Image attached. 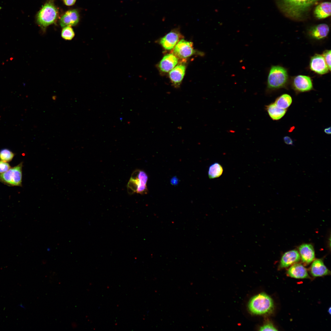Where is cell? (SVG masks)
I'll list each match as a JSON object with an SVG mask.
<instances>
[{
    "label": "cell",
    "mask_w": 331,
    "mask_h": 331,
    "mask_svg": "<svg viewBox=\"0 0 331 331\" xmlns=\"http://www.w3.org/2000/svg\"><path fill=\"white\" fill-rule=\"evenodd\" d=\"M148 179V176L144 171L137 170L134 171L127 185L130 193L135 192L141 194H146L148 192L146 185Z\"/></svg>",
    "instance_id": "obj_5"
},
{
    "label": "cell",
    "mask_w": 331,
    "mask_h": 331,
    "mask_svg": "<svg viewBox=\"0 0 331 331\" xmlns=\"http://www.w3.org/2000/svg\"><path fill=\"white\" fill-rule=\"evenodd\" d=\"M170 182L173 185H177L179 182V180L176 177H174L171 179Z\"/></svg>",
    "instance_id": "obj_30"
},
{
    "label": "cell",
    "mask_w": 331,
    "mask_h": 331,
    "mask_svg": "<svg viewBox=\"0 0 331 331\" xmlns=\"http://www.w3.org/2000/svg\"><path fill=\"white\" fill-rule=\"evenodd\" d=\"M11 168L9 164L7 162L0 161V173L6 172Z\"/></svg>",
    "instance_id": "obj_27"
},
{
    "label": "cell",
    "mask_w": 331,
    "mask_h": 331,
    "mask_svg": "<svg viewBox=\"0 0 331 331\" xmlns=\"http://www.w3.org/2000/svg\"><path fill=\"white\" fill-rule=\"evenodd\" d=\"M288 81V74L286 68L280 66H272L268 75L267 89L270 91L284 88Z\"/></svg>",
    "instance_id": "obj_3"
},
{
    "label": "cell",
    "mask_w": 331,
    "mask_h": 331,
    "mask_svg": "<svg viewBox=\"0 0 331 331\" xmlns=\"http://www.w3.org/2000/svg\"><path fill=\"white\" fill-rule=\"evenodd\" d=\"M22 165L21 162L6 172L0 173V182L10 186H21Z\"/></svg>",
    "instance_id": "obj_6"
},
{
    "label": "cell",
    "mask_w": 331,
    "mask_h": 331,
    "mask_svg": "<svg viewBox=\"0 0 331 331\" xmlns=\"http://www.w3.org/2000/svg\"><path fill=\"white\" fill-rule=\"evenodd\" d=\"M292 86L294 90L298 93L308 92L313 89L311 78L305 75L295 76L292 80Z\"/></svg>",
    "instance_id": "obj_7"
},
{
    "label": "cell",
    "mask_w": 331,
    "mask_h": 331,
    "mask_svg": "<svg viewBox=\"0 0 331 331\" xmlns=\"http://www.w3.org/2000/svg\"><path fill=\"white\" fill-rule=\"evenodd\" d=\"M309 66L311 70L318 74H324L330 71L322 55L315 54L312 56Z\"/></svg>",
    "instance_id": "obj_9"
},
{
    "label": "cell",
    "mask_w": 331,
    "mask_h": 331,
    "mask_svg": "<svg viewBox=\"0 0 331 331\" xmlns=\"http://www.w3.org/2000/svg\"><path fill=\"white\" fill-rule=\"evenodd\" d=\"M324 132L327 134H331V128L330 127H328L325 129L324 130Z\"/></svg>",
    "instance_id": "obj_31"
},
{
    "label": "cell",
    "mask_w": 331,
    "mask_h": 331,
    "mask_svg": "<svg viewBox=\"0 0 331 331\" xmlns=\"http://www.w3.org/2000/svg\"><path fill=\"white\" fill-rule=\"evenodd\" d=\"M63 1L66 5L70 6L74 4L76 0H63Z\"/></svg>",
    "instance_id": "obj_29"
},
{
    "label": "cell",
    "mask_w": 331,
    "mask_h": 331,
    "mask_svg": "<svg viewBox=\"0 0 331 331\" xmlns=\"http://www.w3.org/2000/svg\"><path fill=\"white\" fill-rule=\"evenodd\" d=\"M266 109L270 117L275 120L281 119L284 116L287 111V109L278 108L274 102L266 105Z\"/></svg>",
    "instance_id": "obj_20"
},
{
    "label": "cell",
    "mask_w": 331,
    "mask_h": 331,
    "mask_svg": "<svg viewBox=\"0 0 331 331\" xmlns=\"http://www.w3.org/2000/svg\"><path fill=\"white\" fill-rule=\"evenodd\" d=\"M292 102L291 97L287 94L281 95L278 97L274 102L278 108L285 109H287L291 105Z\"/></svg>",
    "instance_id": "obj_21"
},
{
    "label": "cell",
    "mask_w": 331,
    "mask_h": 331,
    "mask_svg": "<svg viewBox=\"0 0 331 331\" xmlns=\"http://www.w3.org/2000/svg\"><path fill=\"white\" fill-rule=\"evenodd\" d=\"M223 172V167L220 164L215 162L211 165L208 171V175L210 179H212L220 176Z\"/></svg>",
    "instance_id": "obj_22"
},
{
    "label": "cell",
    "mask_w": 331,
    "mask_h": 331,
    "mask_svg": "<svg viewBox=\"0 0 331 331\" xmlns=\"http://www.w3.org/2000/svg\"><path fill=\"white\" fill-rule=\"evenodd\" d=\"M14 156V153L8 149H3L0 150V159L4 162H10Z\"/></svg>",
    "instance_id": "obj_23"
},
{
    "label": "cell",
    "mask_w": 331,
    "mask_h": 331,
    "mask_svg": "<svg viewBox=\"0 0 331 331\" xmlns=\"http://www.w3.org/2000/svg\"><path fill=\"white\" fill-rule=\"evenodd\" d=\"M192 42L184 39L180 40L175 46L174 55L177 57L185 59L192 55L195 52Z\"/></svg>",
    "instance_id": "obj_8"
},
{
    "label": "cell",
    "mask_w": 331,
    "mask_h": 331,
    "mask_svg": "<svg viewBox=\"0 0 331 331\" xmlns=\"http://www.w3.org/2000/svg\"><path fill=\"white\" fill-rule=\"evenodd\" d=\"M287 274L289 276L296 279L310 278L306 268L299 263L293 264L287 271Z\"/></svg>",
    "instance_id": "obj_17"
},
{
    "label": "cell",
    "mask_w": 331,
    "mask_h": 331,
    "mask_svg": "<svg viewBox=\"0 0 331 331\" xmlns=\"http://www.w3.org/2000/svg\"><path fill=\"white\" fill-rule=\"evenodd\" d=\"M79 21V15L75 10L67 11L61 17L59 22L61 26H74L76 25Z\"/></svg>",
    "instance_id": "obj_12"
},
{
    "label": "cell",
    "mask_w": 331,
    "mask_h": 331,
    "mask_svg": "<svg viewBox=\"0 0 331 331\" xmlns=\"http://www.w3.org/2000/svg\"><path fill=\"white\" fill-rule=\"evenodd\" d=\"M74 35V32L71 26H68L63 27L61 33V36L63 39L66 40H71Z\"/></svg>",
    "instance_id": "obj_24"
},
{
    "label": "cell",
    "mask_w": 331,
    "mask_h": 331,
    "mask_svg": "<svg viewBox=\"0 0 331 331\" xmlns=\"http://www.w3.org/2000/svg\"><path fill=\"white\" fill-rule=\"evenodd\" d=\"M315 17L318 19H323L331 15V3L325 2L321 3L316 7L314 10Z\"/></svg>",
    "instance_id": "obj_19"
},
{
    "label": "cell",
    "mask_w": 331,
    "mask_h": 331,
    "mask_svg": "<svg viewBox=\"0 0 331 331\" xmlns=\"http://www.w3.org/2000/svg\"><path fill=\"white\" fill-rule=\"evenodd\" d=\"M320 0H279L282 11L294 18L301 17L309 8Z\"/></svg>",
    "instance_id": "obj_1"
},
{
    "label": "cell",
    "mask_w": 331,
    "mask_h": 331,
    "mask_svg": "<svg viewBox=\"0 0 331 331\" xmlns=\"http://www.w3.org/2000/svg\"><path fill=\"white\" fill-rule=\"evenodd\" d=\"M178 62L177 58L174 54H169L163 57L160 62L159 67L162 71L167 72L173 69Z\"/></svg>",
    "instance_id": "obj_16"
},
{
    "label": "cell",
    "mask_w": 331,
    "mask_h": 331,
    "mask_svg": "<svg viewBox=\"0 0 331 331\" xmlns=\"http://www.w3.org/2000/svg\"><path fill=\"white\" fill-rule=\"evenodd\" d=\"M19 306H20V307H21L22 308H25V307L24 306H23V305L22 304H19Z\"/></svg>",
    "instance_id": "obj_32"
},
{
    "label": "cell",
    "mask_w": 331,
    "mask_h": 331,
    "mask_svg": "<svg viewBox=\"0 0 331 331\" xmlns=\"http://www.w3.org/2000/svg\"><path fill=\"white\" fill-rule=\"evenodd\" d=\"M299 253L302 262L309 264L315 258V252L313 246L310 244H303L299 248Z\"/></svg>",
    "instance_id": "obj_14"
},
{
    "label": "cell",
    "mask_w": 331,
    "mask_h": 331,
    "mask_svg": "<svg viewBox=\"0 0 331 331\" xmlns=\"http://www.w3.org/2000/svg\"><path fill=\"white\" fill-rule=\"evenodd\" d=\"M186 66L184 64H179L171 70L169 78L175 87H178L185 74Z\"/></svg>",
    "instance_id": "obj_15"
},
{
    "label": "cell",
    "mask_w": 331,
    "mask_h": 331,
    "mask_svg": "<svg viewBox=\"0 0 331 331\" xmlns=\"http://www.w3.org/2000/svg\"><path fill=\"white\" fill-rule=\"evenodd\" d=\"M58 10L51 2L46 3L37 15L36 20L38 24L45 27L54 23L57 19Z\"/></svg>",
    "instance_id": "obj_4"
},
{
    "label": "cell",
    "mask_w": 331,
    "mask_h": 331,
    "mask_svg": "<svg viewBox=\"0 0 331 331\" xmlns=\"http://www.w3.org/2000/svg\"><path fill=\"white\" fill-rule=\"evenodd\" d=\"M300 256L298 251L293 250L285 253L281 258L280 268L288 267L299 261Z\"/></svg>",
    "instance_id": "obj_11"
},
{
    "label": "cell",
    "mask_w": 331,
    "mask_h": 331,
    "mask_svg": "<svg viewBox=\"0 0 331 331\" xmlns=\"http://www.w3.org/2000/svg\"><path fill=\"white\" fill-rule=\"evenodd\" d=\"M322 55L323 56L325 61L327 64L329 69L330 71L331 70V50H326L324 51L323 54Z\"/></svg>",
    "instance_id": "obj_25"
},
{
    "label": "cell",
    "mask_w": 331,
    "mask_h": 331,
    "mask_svg": "<svg viewBox=\"0 0 331 331\" xmlns=\"http://www.w3.org/2000/svg\"><path fill=\"white\" fill-rule=\"evenodd\" d=\"M283 139L284 143L287 145H292L293 142L289 136H286L283 137Z\"/></svg>",
    "instance_id": "obj_28"
},
{
    "label": "cell",
    "mask_w": 331,
    "mask_h": 331,
    "mask_svg": "<svg viewBox=\"0 0 331 331\" xmlns=\"http://www.w3.org/2000/svg\"><path fill=\"white\" fill-rule=\"evenodd\" d=\"M328 311H329V312L330 314V312H331V308L330 307Z\"/></svg>",
    "instance_id": "obj_33"
},
{
    "label": "cell",
    "mask_w": 331,
    "mask_h": 331,
    "mask_svg": "<svg viewBox=\"0 0 331 331\" xmlns=\"http://www.w3.org/2000/svg\"><path fill=\"white\" fill-rule=\"evenodd\" d=\"M274 306L272 298L264 293H261L253 296L248 303L249 311L255 315L269 314L273 310Z\"/></svg>",
    "instance_id": "obj_2"
},
{
    "label": "cell",
    "mask_w": 331,
    "mask_h": 331,
    "mask_svg": "<svg viewBox=\"0 0 331 331\" xmlns=\"http://www.w3.org/2000/svg\"><path fill=\"white\" fill-rule=\"evenodd\" d=\"M329 30V27L327 25L321 24L312 27L309 30V35L313 39L321 40L327 36Z\"/></svg>",
    "instance_id": "obj_13"
},
{
    "label": "cell",
    "mask_w": 331,
    "mask_h": 331,
    "mask_svg": "<svg viewBox=\"0 0 331 331\" xmlns=\"http://www.w3.org/2000/svg\"><path fill=\"white\" fill-rule=\"evenodd\" d=\"M310 272L313 276L315 277L329 275L330 273L322 260L319 259L313 261L310 268Z\"/></svg>",
    "instance_id": "obj_18"
},
{
    "label": "cell",
    "mask_w": 331,
    "mask_h": 331,
    "mask_svg": "<svg viewBox=\"0 0 331 331\" xmlns=\"http://www.w3.org/2000/svg\"><path fill=\"white\" fill-rule=\"evenodd\" d=\"M182 36L178 29H174L162 37L160 43L164 49L170 50L174 48Z\"/></svg>",
    "instance_id": "obj_10"
},
{
    "label": "cell",
    "mask_w": 331,
    "mask_h": 331,
    "mask_svg": "<svg viewBox=\"0 0 331 331\" xmlns=\"http://www.w3.org/2000/svg\"><path fill=\"white\" fill-rule=\"evenodd\" d=\"M259 330L277 331L278 330L272 323L270 322H268L261 326Z\"/></svg>",
    "instance_id": "obj_26"
}]
</instances>
